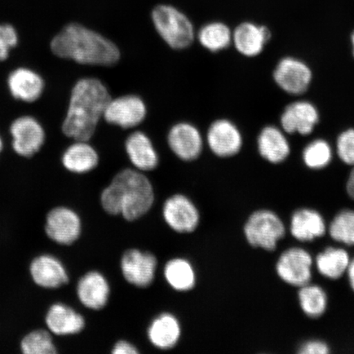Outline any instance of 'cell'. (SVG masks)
Masks as SVG:
<instances>
[{
    "instance_id": "f1b7e54d",
    "label": "cell",
    "mask_w": 354,
    "mask_h": 354,
    "mask_svg": "<svg viewBox=\"0 0 354 354\" xmlns=\"http://www.w3.org/2000/svg\"><path fill=\"white\" fill-rule=\"evenodd\" d=\"M299 300L301 308L308 317L316 318L326 312L327 295L319 286L308 284L300 287Z\"/></svg>"
},
{
    "instance_id": "3957f363",
    "label": "cell",
    "mask_w": 354,
    "mask_h": 354,
    "mask_svg": "<svg viewBox=\"0 0 354 354\" xmlns=\"http://www.w3.org/2000/svg\"><path fill=\"white\" fill-rule=\"evenodd\" d=\"M154 202L151 183L142 172L125 169L114 176L101 194V205L110 215L136 221L147 214Z\"/></svg>"
},
{
    "instance_id": "8fae6325",
    "label": "cell",
    "mask_w": 354,
    "mask_h": 354,
    "mask_svg": "<svg viewBox=\"0 0 354 354\" xmlns=\"http://www.w3.org/2000/svg\"><path fill=\"white\" fill-rule=\"evenodd\" d=\"M157 259L152 254L129 250L123 254L121 268L124 278L130 284L145 288L152 284L157 269Z\"/></svg>"
},
{
    "instance_id": "83f0119b",
    "label": "cell",
    "mask_w": 354,
    "mask_h": 354,
    "mask_svg": "<svg viewBox=\"0 0 354 354\" xmlns=\"http://www.w3.org/2000/svg\"><path fill=\"white\" fill-rule=\"evenodd\" d=\"M198 39L203 47L211 52L227 48L232 41V32L223 22H210L198 30Z\"/></svg>"
},
{
    "instance_id": "52a82bcc",
    "label": "cell",
    "mask_w": 354,
    "mask_h": 354,
    "mask_svg": "<svg viewBox=\"0 0 354 354\" xmlns=\"http://www.w3.org/2000/svg\"><path fill=\"white\" fill-rule=\"evenodd\" d=\"M313 258L301 248H291L283 253L277 263L278 276L287 284L302 287L312 278Z\"/></svg>"
},
{
    "instance_id": "1f68e13d",
    "label": "cell",
    "mask_w": 354,
    "mask_h": 354,
    "mask_svg": "<svg viewBox=\"0 0 354 354\" xmlns=\"http://www.w3.org/2000/svg\"><path fill=\"white\" fill-rule=\"evenodd\" d=\"M303 159L311 169H322L329 165L332 159L330 145L323 140H316L308 145L303 153Z\"/></svg>"
},
{
    "instance_id": "44dd1931",
    "label": "cell",
    "mask_w": 354,
    "mask_h": 354,
    "mask_svg": "<svg viewBox=\"0 0 354 354\" xmlns=\"http://www.w3.org/2000/svg\"><path fill=\"white\" fill-rule=\"evenodd\" d=\"M46 323L50 333L56 335L77 334L85 327L81 314L64 304L52 305L46 313Z\"/></svg>"
},
{
    "instance_id": "2e32d148",
    "label": "cell",
    "mask_w": 354,
    "mask_h": 354,
    "mask_svg": "<svg viewBox=\"0 0 354 354\" xmlns=\"http://www.w3.org/2000/svg\"><path fill=\"white\" fill-rule=\"evenodd\" d=\"M319 121V113L315 106L307 101L295 102L288 105L283 113L281 122L283 129L290 134L299 133L307 136Z\"/></svg>"
},
{
    "instance_id": "74e56055",
    "label": "cell",
    "mask_w": 354,
    "mask_h": 354,
    "mask_svg": "<svg viewBox=\"0 0 354 354\" xmlns=\"http://www.w3.org/2000/svg\"><path fill=\"white\" fill-rule=\"evenodd\" d=\"M347 273L348 277L349 284H351V286L353 290L354 291V259L351 261V263H349L347 269Z\"/></svg>"
},
{
    "instance_id": "4dcf8cb0",
    "label": "cell",
    "mask_w": 354,
    "mask_h": 354,
    "mask_svg": "<svg viewBox=\"0 0 354 354\" xmlns=\"http://www.w3.org/2000/svg\"><path fill=\"white\" fill-rule=\"evenodd\" d=\"M329 233L334 241L354 245V211L339 212L330 223Z\"/></svg>"
},
{
    "instance_id": "603a6c76",
    "label": "cell",
    "mask_w": 354,
    "mask_h": 354,
    "mask_svg": "<svg viewBox=\"0 0 354 354\" xmlns=\"http://www.w3.org/2000/svg\"><path fill=\"white\" fill-rule=\"evenodd\" d=\"M180 332L178 319L171 313H162L150 324L148 337L154 347L165 351L176 346L179 342Z\"/></svg>"
},
{
    "instance_id": "30bf717a",
    "label": "cell",
    "mask_w": 354,
    "mask_h": 354,
    "mask_svg": "<svg viewBox=\"0 0 354 354\" xmlns=\"http://www.w3.org/2000/svg\"><path fill=\"white\" fill-rule=\"evenodd\" d=\"M313 74L309 66L295 57H285L279 62L274 80L278 86L288 94L302 95L312 82Z\"/></svg>"
},
{
    "instance_id": "ba28073f",
    "label": "cell",
    "mask_w": 354,
    "mask_h": 354,
    "mask_svg": "<svg viewBox=\"0 0 354 354\" xmlns=\"http://www.w3.org/2000/svg\"><path fill=\"white\" fill-rule=\"evenodd\" d=\"M46 232L51 241L59 245H73L81 236V219L69 207H55L47 215Z\"/></svg>"
},
{
    "instance_id": "484cf974",
    "label": "cell",
    "mask_w": 354,
    "mask_h": 354,
    "mask_svg": "<svg viewBox=\"0 0 354 354\" xmlns=\"http://www.w3.org/2000/svg\"><path fill=\"white\" fill-rule=\"evenodd\" d=\"M351 259L346 251L339 248L330 247L317 256L318 272L323 277L336 280L347 272Z\"/></svg>"
},
{
    "instance_id": "5b68a950",
    "label": "cell",
    "mask_w": 354,
    "mask_h": 354,
    "mask_svg": "<svg viewBox=\"0 0 354 354\" xmlns=\"http://www.w3.org/2000/svg\"><path fill=\"white\" fill-rule=\"evenodd\" d=\"M245 234L252 246L272 251L286 234V227L279 216L269 210H260L250 216Z\"/></svg>"
},
{
    "instance_id": "7402d4cb",
    "label": "cell",
    "mask_w": 354,
    "mask_h": 354,
    "mask_svg": "<svg viewBox=\"0 0 354 354\" xmlns=\"http://www.w3.org/2000/svg\"><path fill=\"white\" fill-rule=\"evenodd\" d=\"M326 223L322 216L315 210L303 209L292 216L290 232L299 241L307 242L324 236Z\"/></svg>"
},
{
    "instance_id": "d4e9b609",
    "label": "cell",
    "mask_w": 354,
    "mask_h": 354,
    "mask_svg": "<svg viewBox=\"0 0 354 354\" xmlns=\"http://www.w3.org/2000/svg\"><path fill=\"white\" fill-rule=\"evenodd\" d=\"M258 148L261 156L275 165L285 161L290 153V144L284 133L273 126L265 127L261 131Z\"/></svg>"
},
{
    "instance_id": "f546056e",
    "label": "cell",
    "mask_w": 354,
    "mask_h": 354,
    "mask_svg": "<svg viewBox=\"0 0 354 354\" xmlns=\"http://www.w3.org/2000/svg\"><path fill=\"white\" fill-rule=\"evenodd\" d=\"M21 351L24 354H55L57 349L50 331L35 330L22 338Z\"/></svg>"
},
{
    "instance_id": "7a4b0ae2",
    "label": "cell",
    "mask_w": 354,
    "mask_h": 354,
    "mask_svg": "<svg viewBox=\"0 0 354 354\" xmlns=\"http://www.w3.org/2000/svg\"><path fill=\"white\" fill-rule=\"evenodd\" d=\"M53 54L80 64L112 66L120 59L116 44L81 24L66 25L53 38Z\"/></svg>"
},
{
    "instance_id": "4fadbf2b",
    "label": "cell",
    "mask_w": 354,
    "mask_h": 354,
    "mask_svg": "<svg viewBox=\"0 0 354 354\" xmlns=\"http://www.w3.org/2000/svg\"><path fill=\"white\" fill-rule=\"evenodd\" d=\"M212 152L221 158L232 157L240 152L243 145L241 133L234 123L220 119L212 124L207 134Z\"/></svg>"
},
{
    "instance_id": "d590c367",
    "label": "cell",
    "mask_w": 354,
    "mask_h": 354,
    "mask_svg": "<svg viewBox=\"0 0 354 354\" xmlns=\"http://www.w3.org/2000/svg\"><path fill=\"white\" fill-rule=\"evenodd\" d=\"M112 353L113 354H136L139 353V351L131 343L120 340L114 345Z\"/></svg>"
},
{
    "instance_id": "cb8c5ba5",
    "label": "cell",
    "mask_w": 354,
    "mask_h": 354,
    "mask_svg": "<svg viewBox=\"0 0 354 354\" xmlns=\"http://www.w3.org/2000/svg\"><path fill=\"white\" fill-rule=\"evenodd\" d=\"M62 162L66 170L73 174H86L98 166L99 155L88 141L76 140L65 150Z\"/></svg>"
},
{
    "instance_id": "9a60e30c",
    "label": "cell",
    "mask_w": 354,
    "mask_h": 354,
    "mask_svg": "<svg viewBox=\"0 0 354 354\" xmlns=\"http://www.w3.org/2000/svg\"><path fill=\"white\" fill-rule=\"evenodd\" d=\"M29 271L35 284L44 289H57L68 282L64 264L53 255L42 254L35 258Z\"/></svg>"
},
{
    "instance_id": "4316f807",
    "label": "cell",
    "mask_w": 354,
    "mask_h": 354,
    "mask_svg": "<svg viewBox=\"0 0 354 354\" xmlns=\"http://www.w3.org/2000/svg\"><path fill=\"white\" fill-rule=\"evenodd\" d=\"M167 282L177 291L192 290L196 285V272L187 260L174 259L168 261L165 268Z\"/></svg>"
},
{
    "instance_id": "8d00e7d4",
    "label": "cell",
    "mask_w": 354,
    "mask_h": 354,
    "mask_svg": "<svg viewBox=\"0 0 354 354\" xmlns=\"http://www.w3.org/2000/svg\"><path fill=\"white\" fill-rule=\"evenodd\" d=\"M346 190L349 197L354 199V165L351 174H349L348 176L346 184Z\"/></svg>"
},
{
    "instance_id": "ac0fdd59",
    "label": "cell",
    "mask_w": 354,
    "mask_h": 354,
    "mask_svg": "<svg viewBox=\"0 0 354 354\" xmlns=\"http://www.w3.org/2000/svg\"><path fill=\"white\" fill-rule=\"evenodd\" d=\"M271 39V32L265 26L243 21L232 32V41L239 53L246 57H255L263 52Z\"/></svg>"
},
{
    "instance_id": "836d02e7",
    "label": "cell",
    "mask_w": 354,
    "mask_h": 354,
    "mask_svg": "<svg viewBox=\"0 0 354 354\" xmlns=\"http://www.w3.org/2000/svg\"><path fill=\"white\" fill-rule=\"evenodd\" d=\"M338 156L348 165H354V129L344 131L337 140Z\"/></svg>"
},
{
    "instance_id": "f35d334b",
    "label": "cell",
    "mask_w": 354,
    "mask_h": 354,
    "mask_svg": "<svg viewBox=\"0 0 354 354\" xmlns=\"http://www.w3.org/2000/svg\"><path fill=\"white\" fill-rule=\"evenodd\" d=\"M351 42H352V46H353V55L354 57V32L352 33V35H351Z\"/></svg>"
},
{
    "instance_id": "5bb4252c",
    "label": "cell",
    "mask_w": 354,
    "mask_h": 354,
    "mask_svg": "<svg viewBox=\"0 0 354 354\" xmlns=\"http://www.w3.org/2000/svg\"><path fill=\"white\" fill-rule=\"evenodd\" d=\"M167 141L171 151L181 160H196L202 153V136L192 124H176L168 133Z\"/></svg>"
},
{
    "instance_id": "8992f818",
    "label": "cell",
    "mask_w": 354,
    "mask_h": 354,
    "mask_svg": "<svg viewBox=\"0 0 354 354\" xmlns=\"http://www.w3.org/2000/svg\"><path fill=\"white\" fill-rule=\"evenodd\" d=\"M13 150L19 156L29 158L38 153L46 140V132L41 123L33 117L17 118L10 127Z\"/></svg>"
},
{
    "instance_id": "ffe728a7",
    "label": "cell",
    "mask_w": 354,
    "mask_h": 354,
    "mask_svg": "<svg viewBox=\"0 0 354 354\" xmlns=\"http://www.w3.org/2000/svg\"><path fill=\"white\" fill-rule=\"evenodd\" d=\"M126 151L137 170L149 171L158 165V155L147 135L141 131L132 133L126 140Z\"/></svg>"
},
{
    "instance_id": "d6a6232c",
    "label": "cell",
    "mask_w": 354,
    "mask_h": 354,
    "mask_svg": "<svg viewBox=\"0 0 354 354\" xmlns=\"http://www.w3.org/2000/svg\"><path fill=\"white\" fill-rule=\"evenodd\" d=\"M19 34L12 25L0 24V62L6 61L19 44Z\"/></svg>"
},
{
    "instance_id": "e575fe53",
    "label": "cell",
    "mask_w": 354,
    "mask_h": 354,
    "mask_svg": "<svg viewBox=\"0 0 354 354\" xmlns=\"http://www.w3.org/2000/svg\"><path fill=\"white\" fill-rule=\"evenodd\" d=\"M300 354H327L330 353L328 345L320 340H311L300 347Z\"/></svg>"
},
{
    "instance_id": "d6986e66",
    "label": "cell",
    "mask_w": 354,
    "mask_h": 354,
    "mask_svg": "<svg viewBox=\"0 0 354 354\" xmlns=\"http://www.w3.org/2000/svg\"><path fill=\"white\" fill-rule=\"evenodd\" d=\"M77 296L84 306L100 310L107 304L110 287L106 278L99 272H90L79 281L77 287Z\"/></svg>"
},
{
    "instance_id": "9c48e42d",
    "label": "cell",
    "mask_w": 354,
    "mask_h": 354,
    "mask_svg": "<svg viewBox=\"0 0 354 354\" xmlns=\"http://www.w3.org/2000/svg\"><path fill=\"white\" fill-rule=\"evenodd\" d=\"M147 109L142 99L128 95L111 99L106 106L104 118L110 124L122 128H132L145 120Z\"/></svg>"
},
{
    "instance_id": "277c9868",
    "label": "cell",
    "mask_w": 354,
    "mask_h": 354,
    "mask_svg": "<svg viewBox=\"0 0 354 354\" xmlns=\"http://www.w3.org/2000/svg\"><path fill=\"white\" fill-rule=\"evenodd\" d=\"M152 20L159 35L174 50H183L193 43L194 29L192 22L174 6L160 4L155 7Z\"/></svg>"
},
{
    "instance_id": "e0dca14e",
    "label": "cell",
    "mask_w": 354,
    "mask_h": 354,
    "mask_svg": "<svg viewBox=\"0 0 354 354\" xmlns=\"http://www.w3.org/2000/svg\"><path fill=\"white\" fill-rule=\"evenodd\" d=\"M8 88L13 98L25 103H32L41 98L44 91V82L35 71L19 68L13 70L8 76Z\"/></svg>"
},
{
    "instance_id": "7c38bea8",
    "label": "cell",
    "mask_w": 354,
    "mask_h": 354,
    "mask_svg": "<svg viewBox=\"0 0 354 354\" xmlns=\"http://www.w3.org/2000/svg\"><path fill=\"white\" fill-rule=\"evenodd\" d=\"M162 214L169 227L178 233L192 232L199 223L197 207L183 194H175L167 199L163 205Z\"/></svg>"
},
{
    "instance_id": "ab89813d",
    "label": "cell",
    "mask_w": 354,
    "mask_h": 354,
    "mask_svg": "<svg viewBox=\"0 0 354 354\" xmlns=\"http://www.w3.org/2000/svg\"><path fill=\"white\" fill-rule=\"evenodd\" d=\"M3 148V141L2 137L0 136V153L2 152Z\"/></svg>"
},
{
    "instance_id": "6da1fadb",
    "label": "cell",
    "mask_w": 354,
    "mask_h": 354,
    "mask_svg": "<svg viewBox=\"0 0 354 354\" xmlns=\"http://www.w3.org/2000/svg\"><path fill=\"white\" fill-rule=\"evenodd\" d=\"M110 100L107 87L100 80H80L73 88L62 127L64 135L75 140H90Z\"/></svg>"
}]
</instances>
